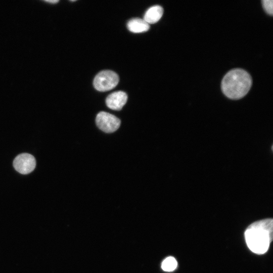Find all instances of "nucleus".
<instances>
[{
  "instance_id": "nucleus-7",
  "label": "nucleus",
  "mask_w": 273,
  "mask_h": 273,
  "mask_svg": "<svg viewBox=\"0 0 273 273\" xmlns=\"http://www.w3.org/2000/svg\"><path fill=\"white\" fill-rule=\"evenodd\" d=\"M163 13L162 7L159 5H155L149 8L144 16V20L149 24H154L158 22Z\"/></svg>"
},
{
  "instance_id": "nucleus-8",
  "label": "nucleus",
  "mask_w": 273,
  "mask_h": 273,
  "mask_svg": "<svg viewBox=\"0 0 273 273\" xmlns=\"http://www.w3.org/2000/svg\"><path fill=\"white\" fill-rule=\"evenodd\" d=\"M127 27L130 31L133 33H141L148 31L150 25L143 19L135 18L128 21Z\"/></svg>"
},
{
  "instance_id": "nucleus-2",
  "label": "nucleus",
  "mask_w": 273,
  "mask_h": 273,
  "mask_svg": "<svg viewBox=\"0 0 273 273\" xmlns=\"http://www.w3.org/2000/svg\"><path fill=\"white\" fill-rule=\"evenodd\" d=\"M252 84V79L246 71L235 69L228 72L221 82V89L229 98L238 100L245 96Z\"/></svg>"
},
{
  "instance_id": "nucleus-10",
  "label": "nucleus",
  "mask_w": 273,
  "mask_h": 273,
  "mask_svg": "<svg viewBox=\"0 0 273 273\" xmlns=\"http://www.w3.org/2000/svg\"><path fill=\"white\" fill-rule=\"evenodd\" d=\"M262 2L266 12L272 15L273 13V1L272 0H263Z\"/></svg>"
},
{
  "instance_id": "nucleus-5",
  "label": "nucleus",
  "mask_w": 273,
  "mask_h": 273,
  "mask_svg": "<svg viewBox=\"0 0 273 273\" xmlns=\"http://www.w3.org/2000/svg\"><path fill=\"white\" fill-rule=\"evenodd\" d=\"M15 170L21 174H26L32 172L36 166V160L31 154L23 153L18 155L13 161Z\"/></svg>"
},
{
  "instance_id": "nucleus-4",
  "label": "nucleus",
  "mask_w": 273,
  "mask_h": 273,
  "mask_svg": "<svg viewBox=\"0 0 273 273\" xmlns=\"http://www.w3.org/2000/svg\"><path fill=\"white\" fill-rule=\"evenodd\" d=\"M96 122L97 126L106 133L115 131L119 128L121 123L120 120L116 116L104 111L97 114Z\"/></svg>"
},
{
  "instance_id": "nucleus-9",
  "label": "nucleus",
  "mask_w": 273,
  "mask_h": 273,
  "mask_svg": "<svg viewBox=\"0 0 273 273\" xmlns=\"http://www.w3.org/2000/svg\"><path fill=\"white\" fill-rule=\"evenodd\" d=\"M177 265V262L175 258L169 256L163 261L161 267L164 271H171L176 268Z\"/></svg>"
},
{
  "instance_id": "nucleus-1",
  "label": "nucleus",
  "mask_w": 273,
  "mask_h": 273,
  "mask_svg": "<svg viewBox=\"0 0 273 273\" xmlns=\"http://www.w3.org/2000/svg\"><path fill=\"white\" fill-rule=\"evenodd\" d=\"M273 220L266 218L251 223L245 232L246 244L254 253L263 254L268 249L272 240Z\"/></svg>"
},
{
  "instance_id": "nucleus-6",
  "label": "nucleus",
  "mask_w": 273,
  "mask_h": 273,
  "mask_svg": "<svg viewBox=\"0 0 273 273\" xmlns=\"http://www.w3.org/2000/svg\"><path fill=\"white\" fill-rule=\"evenodd\" d=\"M127 100V94L123 91H117L109 95L106 99L108 108L114 110H120L126 104Z\"/></svg>"
},
{
  "instance_id": "nucleus-3",
  "label": "nucleus",
  "mask_w": 273,
  "mask_h": 273,
  "mask_svg": "<svg viewBox=\"0 0 273 273\" xmlns=\"http://www.w3.org/2000/svg\"><path fill=\"white\" fill-rule=\"evenodd\" d=\"M119 82V76L115 72L106 70L98 73L93 81L94 87L99 91L106 92L114 88Z\"/></svg>"
}]
</instances>
